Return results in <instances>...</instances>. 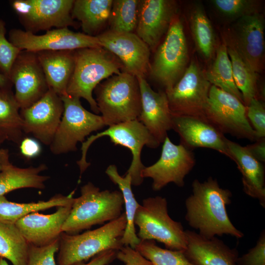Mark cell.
I'll return each mask as SVG.
<instances>
[{
	"instance_id": "obj_1",
	"label": "cell",
	"mask_w": 265,
	"mask_h": 265,
	"mask_svg": "<svg viewBox=\"0 0 265 265\" xmlns=\"http://www.w3.org/2000/svg\"><path fill=\"white\" fill-rule=\"evenodd\" d=\"M192 193L185 201V219L198 234L211 238L228 235L238 238L244 236L232 223L226 206L231 203V191L221 187L216 179L209 177L192 183Z\"/></svg>"
},
{
	"instance_id": "obj_2",
	"label": "cell",
	"mask_w": 265,
	"mask_h": 265,
	"mask_svg": "<svg viewBox=\"0 0 265 265\" xmlns=\"http://www.w3.org/2000/svg\"><path fill=\"white\" fill-rule=\"evenodd\" d=\"M123 71V65L111 53L94 47L75 51V67L67 88V94L85 99L94 113L99 110L92 93L104 80Z\"/></svg>"
},
{
	"instance_id": "obj_3",
	"label": "cell",
	"mask_w": 265,
	"mask_h": 265,
	"mask_svg": "<svg viewBox=\"0 0 265 265\" xmlns=\"http://www.w3.org/2000/svg\"><path fill=\"white\" fill-rule=\"evenodd\" d=\"M95 99L106 126L137 119L141 99L137 78L125 71L100 83Z\"/></svg>"
},
{
	"instance_id": "obj_4",
	"label": "cell",
	"mask_w": 265,
	"mask_h": 265,
	"mask_svg": "<svg viewBox=\"0 0 265 265\" xmlns=\"http://www.w3.org/2000/svg\"><path fill=\"white\" fill-rule=\"evenodd\" d=\"M124 200L120 191L100 190L88 182L74 198L70 212L62 227L63 232L74 233L108 222L123 213Z\"/></svg>"
},
{
	"instance_id": "obj_5",
	"label": "cell",
	"mask_w": 265,
	"mask_h": 265,
	"mask_svg": "<svg viewBox=\"0 0 265 265\" xmlns=\"http://www.w3.org/2000/svg\"><path fill=\"white\" fill-rule=\"evenodd\" d=\"M127 225L125 212L101 227L80 234L62 232L59 238L57 265L84 262L108 250H119Z\"/></svg>"
},
{
	"instance_id": "obj_6",
	"label": "cell",
	"mask_w": 265,
	"mask_h": 265,
	"mask_svg": "<svg viewBox=\"0 0 265 265\" xmlns=\"http://www.w3.org/2000/svg\"><path fill=\"white\" fill-rule=\"evenodd\" d=\"M103 136H108L115 145L123 146L131 151L132 161L126 174L131 176L132 186L140 185L144 179L142 171L145 167L141 159L142 149L145 145L150 148H157L160 143L137 119L110 126L105 131L90 136L82 143L81 157L77 161L81 174L90 165L86 161L88 148L94 141Z\"/></svg>"
},
{
	"instance_id": "obj_7",
	"label": "cell",
	"mask_w": 265,
	"mask_h": 265,
	"mask_svg": "<svg viewBox=\"0 0 265 265\" xmlns=\"http://www.w3.org/2000/svg\"><path fill=\"white\" fill-rule=\"evenodd\" d=\"M134 223L139 228L137 236L140 240H157L173 250L186 248L185 230L181 223L169 216L164 197L157 196L143 199L135 213Z\"/></svg>"
},
{
	"instance_id": "obj_8",
	"label": "cell",
	"mask_w": 265,
	"mask_h": 265,
	"mask_svg": "<svg viewBox=\"0 0 265 265\" xmlns=\"http://www.w3.org/2000/svg\"><path fill=\"white\" fill-rule=\"evenodd\" d=\"M60 97L64 110L50 145L51 152L55 155L76 151L78 142L83 143L85 137L92 132L106 126L102 116L90 112L83 107L80 98L67 94Z\"/></svg>"
},
{
	"instance_id": "obj_9",
	"label": "cell",
	"mask_w": 265,
	"mask_h": 265,
	"mask_svg": "<svg viewBox=\"0 0 265 265\" xmlns=\"http://www.w3.org/2000/svg\"><path fill=\"white\" fill-rule=\"evenodd\" d=\"M187 46L183 25L176 15L173 18L163 42L158 47L149 72L152 78L170 90L186 69Z\"/></svg>"
},
{
	"instance_id": "obj_10",
	"label": "cell",
	"mask_w": 265,
	"mask_h": 265,
	"mask_svg": "<svg viewBox=\"0 0 265 265\" xmlns=\"http://www.w3.org/2000/svg\"><path fill=\"white\" fill-rule=\"evenodd\" d=\"M205 119L223 134L256 141L259 138L249 121L243 103L211 85L204 109Z\"/></svg>"
},
{
	"instance_id": "obj_11",
	"label": "cell",
	"mask_w": 265,
	"mask_h": 265,
	"mask_svg": "<svg viewBox=\"0 0 265 265\" xmlns=\"http://www.w3.org/2000/svg\"><path fill=\"white\" fill-rule=\"evenodd\" d=\"M211 86L199 65L192 60L178 81L165 92L172 115L205 119Z\"/></svg>"
},
{
	"instance_id": "obj_12",
	"label": "cell",
	"mask_w": 265,
	"mask_h": 265,
	"mask_svg": "<svg viewBox=\"0 0 265 265\" xmlns=\"http://www.w3.org/2000/svg\"><path fill=\"white\" fill-rule=\"evenodd\" d=\"M73 0H14L13 10L26 29L32 33L75 26L72 16Z\"/></svg>"
},
{
	"instance_id": "obj_13",
	"label": "cell",
	"mask_w": 265,
	"mask_h": 265,
	"mask_svg": "<svg viewBox=\"0 0 265 265\" xmlns=\"http://www.w3.org/2000/svg\"><path fill=\"white\" fill-rule=\"evenodd\" d=\"M8 36L9 41L20 50L34 53L102 47L97 36L74 32L68 27L51 29L42 35L14 28Z\"/></svg>"
},
{
	"instance_id": "obj_14",
	"label": "cell",
	"mask_w": 265,
	"mask_h": 265,
	"mask_svg": "<svg viewBox=\"0 0 265 265\" xmlns=\"http://www.w3.org/2000/svg\"><path fill=\"white\" fill-rule=\"evenodd\" d=\"M196 160L192 150L181 144H174L167 136L163 142L161 153L154 164L145 167L143 178L153 180L152 187L159 191L171 183L179 187L185 185L186 176L192 170Z\"/></svg>"
},
{
	"instance_id": "obj_15",
	"label": "cell",
	"mask_w": 265,
	"mask_h": 265,
	"mask_svg": "<svg viewBox=\"0 0 265 265\" xmlns=\"http://www.w3.org/2000/svg\"><path fill=\"white\" fill-rule=\"evenodd\" d=\"M9 78L15 86L14 96L20 109L32 105L49 89L34 52L22 50L11 68Z\"/></svg>"
},
{
	"instance_id": "obj_16",
	"label": "cell",
	"mask_w": 265,
	"mask_h": 265,
	"mask_svg": "<svg viewBox=\"0 0 265 265\" xmlns=\"http://www.w3.org/2000/svg\"><path fill=\"white\" fill-rule=\"evenodd\" d=\"M64 110L60 96L49 89L39 100L21 109L23 132L30 133L44 144L50 145Z\"/></svg>"
},
{
	"instance_id": "obj_17",
	"label": "cell",
	"mask_w": 265,
	"mask_h": 265,
	"mask_svg": "<svg viewBox=\"0 0 265 265\" xmlns=\"http://www.w3.org/2000/svg\"><path fill=\"white\" fill-rule=\"evenodd\" d=\"M96 36L101 46L122 62L123 71L137 78H145L150 69V49L135 33L108 30Z\"/></svg>"
},
{
	"instance_id": "obj_18",
	"label": "cell",
	"mask_w": 265,
	"mask_h": 265,
	"mask_svg": "<svg viewBox=\"0 0 265 265\" xmlns=\"http://www.w3.org/2000/svg\"><path fill=\"white\" fill-rule=\"evenodd\" d=\"M229 39L244 62L256 73L263 68L264 51V22L256 12L239 18Z\"/></svg>"
},
{
	"instance_id": "obj_19",
	"label": "cell",
	"mask_w": 265,
	"mask_h": 265,
	"mask_svg": "<svg viewBox=\"0 0 265 265\" xmlns=\"http://www.w3.org/2000/svg\"><path fill=\"white\" fill-rule=\"evenodd\" d=\"M176 11V2L174 0H140L135 34L150 50L156 48L167 32Z\"/></svg>"
},
{
	"instance_id": "obj_20",
	"label": "cell",
	"mask_w": 265,
	"mask_h": 265,
	"mask_svg": "<svg viewBox=\"0 0 265 265\" xmlns=\"http://www.w3.org/2000/svg\"><path fill=\"white\" fill-rule=\"evenodd\" d=\"M172 129L179 135L180 144L193 150L210 148L229 158L227 138L206 119L187 116H172Z\"/></svg>"
},
{
	"instance_id": "obj_21",
	"label": "cell",
	"mask_w": 265,
	"mask_h": 265,
	"mask_svg": "<svg viewBox=\"0 0 265 265\" xmlns=\"http://www.w3.org/2000/svg\"><path fill=\"white\" fill-rule=\"evenodd\" d=\"M141 99V110L137 120L161 144L172 129V115L164 91H154L145 78H137Z\"/></svg>"
},
{
	"instance_id": "obj_22",
	"label": "cell",
	"mask_w": 265,
	"mask_h": 265,
	"mask_svg": "<svg viewBox=\"0 0 265 265\" xmlns=\"http://www.w3.org/2000/svg\"><path fill=\"white\" fill-rule=\"evenodd\" d=\"M56 208V211L52 214L32 212L15 223L29 244L47 245L60 238L63 232L62 226L70 212L72 205Z\"/></svg>"
},
{
	"instance_id": "obj_23",
	"label": "cell",
	"mask_w": 265,
	"mask_h": 265,
	"mask_svg": "<svg viewBox=\"0 0 265 265\" xmlns=\"http://www.w3.org/2000/svg\"><path fill=\"white\" fill-rule=\"evenodd\" d=\"M186 248L184 250L194 265H237L238 252L216 237L205 238L197 232L185 230Z\"/></svg>"
},
{
	"instance_id": "obj_24",
	"label": "cell",
	"mask_w": 265,
	"mask_h": 265,
	"mask_svg": "<svg viewBox=\"0 0 265 265\" xmlns=\"http://www.w3.org/2000/svg\"><path fill=\"white\" fill-rule=\"evenodd\" d=\"M229 158L236 163L242 175L244 192L257 199L265 208V170L263 163L257 160L245 146L227 139Z\"/></svg>"
},
{
	"instance_id": "obj_25",
	"label": "cell",
	"mask_w": 265,
	"mask_h": 265,
	"mask_svg": "<svg viewBox=\"0 0 265 265\" xmlns=\"http://www.w3.org/2000/svg\"><path fill=\"white\" fill-rule=\"evenodd\" d=\"M0 162L2 165L0 171V196L20 188L44 189L45 182L50 178L40 174L47 169L45 164L27 168L13 165L9 161L7 149H0Z\"/></svg>"
},
{
	"instance_id": "obj_26",
	"label": "cell",
	"mask_w": 265,
	"mask_h": 265,
	"mask_svg": "<svg viewBox=\"0 0 265 265\" xmlns=\"http://www.w3.org/2000/svg\"><path fill=\"white\" fill-rule=\"evenodd\" d=\"M75 51L36 53L49 89L60 96L67 94L68 84L75 67Z\"/></svg>"
},
{
	"instance_id": "obj_27",
	"label": "cell",
	"mask_w": 265,
	"mask_h": 265,
	"mask_svg": "<svg viewBox=\"0 0 265 265\" xmlns=\"http://www.w3.org/2000/svg\"><path fill=\"white\" fill-rule=\"evenodd\" d=\"M113 0H74L72 16L80 23L84 33L95 36L108 22Z\"/></svg>"
},
{
	"instance_id": "obj_28",
	"label": "cell",
	"mask_w": 265,
	"mask_h": 265,
	"mask_svg": "<svg viewBox=\"0 0 265 265\" xmlns=\"http://www.w3.org/2000/svg\"><path fill=\"white\" fill-rule=\"evenodd\" d=\"M105 173L110 180L118 186L124 200L127 225L121 242L124 246H129L134 249L141 241L136 233L134 223L135 214L140 204L136 200L132 189L131 177L127 174L123 177L120 175L117 167L114 164L109 165Z\"/></svg>"
},
{
	"instance_id": "obj_29",
	"label": "cell",
	"mask_w": 265,
	"mask_h": 265,
	"mask_svg": "<svg viewBox=\"0 0 265 265\" xmlns=\"http://www.w3.org/2000/svg\"><path fill=\"white\" fill-rule=\"evenodd\" d=\"M74 191L68 195L57 194L47 201L19 203L8 201L3 196H0V221L15 224L26 215L40 211L59 206L72 205Z\"/></svg>"
},
{
	"instance_id": "obj_30",
	"label": "cell",
	"mask_w": 265,
	"mask_h": 265,
	"mask_svg": "<svg viewBox=\"0 0 265 265\" xmlns=\"http://www.w3.org/2000/svg\"><path fill=\"white\" fill-rule=\"evenodd\" d=\"M20 109L11 88H0V131L7 140L19 144L24 133Z\"/></svg>"
},
{
	"instance_id": "obj_31",
	"label": "cell",
	"mask_w": 265,
	"mask_h": 265,
	"mask_svg": "<svg viewBox=\"0 0 265 265\" xmlns=\"http://www.w3.org/2000/svg\"><path fill=\"white\" fill-rule=\"evenodd\" d=\"M205 75L211 85L234 95L243 103L242 95L234 82L225 41L217 48L215 59Z\"/></svg>"
},
{
	"instance_id": "obj_32",
	"label": "cell",
	"mask_w": 265,
	"mask_h": 265,
	"mask_svg": "<svg viewBox=\"0 0 265 265\" xmlns=\"http://www.w3.org/2000/svg\"><path fill=\"white\" fill-rule=\"evenodd\" d=\"M29 244L15 224L0 221V257L12 265H27Z\"/></svg>"
},
{
	"instance_id": "obj_33",
	"label": "cell",
	"mask_w": 265,
	"mask_h": 265,
	"mask_svg": "<svg viewBox=\"0 0 265 265\" xmlns=\"http://www.w3.org/2000/svg\"><path fill=\"white\" fill-rule=\"evenodd\" d=\"M224 41L231 62L234 82L246 106L252 99L257 98L256 73L244 62L231 40L228 38Z\"/></svg>"
},
{
	"instance_id": "obj_34",
	"label": "cell",
	"mask_w": 265,
	"mask_h": 265,
	"mask_svg": "<svg viewBox=\"0 0 265 265\" xmlns=\"http://www.w3.org/2000/svg\"><path fill=\"white\" fill-rule=\"evenodd\" d=\"M190 28L196 47L206 59L211 58L215 50V38L211 22L203 8L195 6L190 17Z\"/></svg>"
},
{
	"instance_id": "obj_35",
	"label": "cell",
	"mask_w": 265,
	"mask_h": 265,
	"mask_svg": "<svg viewBox=\"0 0 265 265\" xmlns=\"http://www.w3.org/2000/svg\"><path fill=\"white\" fill-rule=\"evenodd\" d=\"M140 0H115L109 19V31L115 33H134L138 19Z\"/></svg>"
},
{
	"instance_id": "obj_36",
	"label": "cell",
	"mask_w": 265,
	"mask_h": 265,
	"mask_svg": "<svg viewBox=\"0 0 265 265\" xmlns=\"http://www.w3.org/2000/svg\"><path fill=\"white\" fill-rule=\"evenodd\" d=\"M152 265H194L184 250H173L159 246L154 240H141L134 248Z\"/></svg>"
},
{
	"instance_id": "obj_37",
	"label": "cell",
	"mask_w": 265,
	"mask_h": 265,
	"mask_svg": "<svg viewBox=\"0 0 265 265\" xmlns=\"http://www.w3.org/2000/svg\"><path fill=\"white\" fill-rule=\"evenodd\" d=\"M5 23L0 19V73L9 79L11 68L21 50L7 39Z\"/></svg>"
},
{
	"instance_id": "obj_38",
	"label": "cell",
	"mask_w": 265,
	"mask_h": 265,
	"mask_svg": "<svg viewBox=\"0 0 265 265\" xmlns=\"http://www.w3.org/2000/svg\"><path fill=\"white\" fill-rule=\"evenodd\" d=\"M217 11L227 17L238 18L256 12V1L251 0H213Z\"/></svg>"
},
{
	"instance_id": "obj_39",
	"label": "cell",
	"mask_w": 265,
	"mask_h": 265,
	"mask_svg": "<svg viewBox=\"0 0 265 265\" xmlns=\"http://www.w3.org/2000/svg\"><path fill=\"white\" fill-rule=\"evenodd\" d=\"M59 238L44 246L29 244L27 265H57L55 254L59 249Z\"/></svg>"
},
{
	"instance_id": "obj_40",
	"label": "cell",
	"mask_w": 265,
	"mask_h": 265,
	"mask_svg": "<svg viewBox=\"0 0 265 265\" xmlns=\"http://www.w3.org/2000/svg\"><path fill=\"white\" fill-rule=\"evenodd\" d=\"M247 117L259 139L265 137V107L258 98L252 99L246 106Z\"/></svg>"
},
{
	"instance_id": "obj_41",
	"label": "cell",
	"mask_w": 265,
	"mask_h": 265,
	"mask_svg": "<svg viewBox=\"0 0 265 265\" xmlns=\"http://www.w3.org/2000/svg\"><path fill=\"white\" fill-rule=\"evenodd\" d=\"M237 265H265V231L260 234L256 245L238 257Z\"/></svg>"
},
{
	"instance_id": "obj_42",
	"label": "cell",
	"mask_w": 265,
	"mask_h": 265,
	"mask_svg": "<svg viewBox=\"0 0 265 265\" xmlns=\"http://www.w3.org/2000/svg\"><path fill=\"white\" fill-rule=\"evenodd\" d=\"M116 258L123 262V265H152L137 250L129 246H124L118 250Z\"/></svg>"
},
{
	"instance_id": "obj_43",
	"label": "cell",
	"mask_w": 265,
	"mask_h": 265,
	"mask_svg": "<svg viewBox=\"0 0 265 265\" xmlns=\"http://www.w3.org/2000/svg\"><path fill=\"white\" fill-rule=\"evenodd\" d=\"M21 154L27 159H31L38 156L41 151L39 142L31 138H23L20 143Z\"/></svg>"
},
{
	"instance_id": "obj_44",
	"label": "cell",
	"mask_w": 265,
	"mask_h": 265,
	"mask_svg": "<svg viewBox=\"0 0 265 265\" xmlns=\"http://www.w3.org/2000/svg\"><path fill=\"white\" fill-rule=\"evenodd\" d=\"M117 252L113 250L104 251L92 257L87 263L80 262L72 265H107L116 258Z\"/></svg>"
},
{
	"instance_id": "obj_45",
	"label": "cell",
	"mask_w": 265,
	"mask_h": 265,
	"mask_svg": "<svg viewBox=\"0 0 265 265\" xmlns=\"http://www.w3.org/2000/svg\"><path fill=\"white\" fill-rule=\"evenodd\" d=\"M249 152L257 160L262 163L265 162V137L261 138L252 144L245 146Z\"/></svg>"
},
{
	"instance_id": "obj_46",
	"label": "cell",
	"mask_w": 265,
	"mask_h": 265,
	"mask_svg": "<svg viewBox=\"0 0 265 265\" xmlns=\"http://www.w3.org/2000/svg\"><path fill=\"white\" fill-rule=\"evenodd\" d=\"M12 85L10 79L0 73V88H11Z\"/></svg>"
},
{
	"instance_id": "obj_47",
	"label": "cell",
	"mask_w": 265,
	"mask_h": 265,
	"mask_svg": "<svg viewBox=\"0 0 265 265\" xmlns=\"http://www.w3.org/2000/svg\"><path fill=\"white\" fill-rule=\"evenodd\" d=\"M6 140H7L6 136L0 131V149L1 144Z\"/></svg>"
},
{
	"instance_id": "obj_48",
	"label": "cell",
	"mask_w": 265,
	"mask_h": 265,
	"mask_svg": "<svg viewBox=\"0 0 265 265\" xmlns=\"http://www.w3.org/2000/svg\"><path fill=\"white\" fill-rule=\"evenodd\" d=\"M0 265H9L4 258L0 257Z\"/></svg>"
},
{
	"instance_id": "obj_49",
	"label": "cell",
	"mask_w": 265,
	"mask_h": 265,
	"mask_svg": "<svg viewBox=\"0 0 265 265\" xmlns=\"http://www.w3.org/2000/svg\"><path fill=\"white\" fill-rule=\"evenodd\" d=\"M1 169H2V165H1V163L0 162V171H1Z\"/></svg>"
},
{
	"instance_id": "obj_50",
	"label": "cell",
	"mask_w": 265,
	"mask_h": 265,
	"mask_svg": "<svg viewBox=\"0 0 265 265\" xmlns=\"http://www.w3.org/2000/svg\"></svg>"
}]
</instances>
